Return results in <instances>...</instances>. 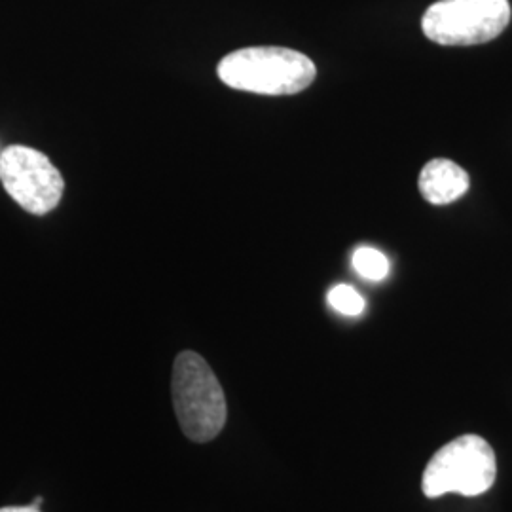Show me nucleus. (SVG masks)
<instances>
[{
    "label": "nucleus",
    "instance_id": "39448f33",
    "mask_svg": "<svg viewBox=\"0 0 512 512\" xmlns=\"http://www.w3.org/2000/svg\"><path fill=\"white\" fill-rule=\"evenodd\" d=\"M0 181L6 192L33 215H48L63 198L59 169L35 148L14 145L0 156Z\"/></svg>",
    "mask_w": 512,
    "mask_h": 512
},
{
    "label": "nucleus",
    "instance_id": "423d86ee",
    "mask_svg": "<svg viewBox=\"0 0 512 512\" xmlns=\"http://www.w3.org/2000/svg\"><path fill=\"white\" fill-rule=\"evenodd\" d=\"M469 175L463 167L446 158H435L421 169V196L433 205L458 202L469 190Z\"/></svg>",
    "mask_w": 512,
    "mask_h": 512
},
{
    "label": "nucleus",
    "instance_id": "6e6552de",
    "mask_svg": "<svg viewBox=\"0 0 512 512\" xmlns=\"http://www.w3.org/2000/svg\"><path fill=\"white\" fill-rule=\"evenodd\" d=\"M329 304L342 315H361L365 311V298L349 285H336L329 291Z\"/></svg>",
    "mask_w": 512,
    "mask_h": 512
},
{
    "label": "nucleus",
    "instance_id": "f03ea898",
    "mask_svg": "<svg viewBox=\"0 0 512 512\" xmlns=\"http://www.w3.org/2000/svg\"><path fill=\"white\" fill-rule=\"evenodd\" d=\"M171 395L184 435L205 444L217 439L226 425L228 408L219 378L196 351H183L173 363Z\"/></svg>",
    "mask_w": 512,
    "mask_h": 512
},
{
    "label": "nucleus",
    "instance_id": "7ed1b4c3",
    "mask_svg": "<svg viewBox=\"0 0 512 512\" xmlns=\"http://www.w3.org/2000/svg\"><path fill=\"white\" fill-rule=\"evenodd\" d=\"M495 475L494 448L478 435H461L442 446L427 463L421 490L429 499L450 492L475 497L494 486Z\"/></svg>",
    "mask_w": 512,
    "mask_h": 512
},
{
    "label": "nucleus",
    "instance_id": "0eeeda50",
    "mask_svg": "<svg viewBox=\"0 0 512 512\" xmlns=\"http://www.w3.org/2000/svg\"><path fill=\"white\" fill-rule=\"evenodd\" d=\"M353 268L368 281H382L389 275V260L378 249L359 247L353 253Z\"/></svg>",
    "mask_w": 512,
    "mask_h": 512
},
{
    "label": "nucleus",
    "instance_id": "1a4fd4ad",
    "mask_svg": "<svg viewBox=\"0 0 512 512\" xmlns=\"http://www.w3.org/2000/svg\"><path fill=\"white\" fill-rule=\"evenodd\" d=\"M0 512H40V509L35 505H29V507H2Z\"/></svg>",
    "mask_w": 512,
    "mask_h": 512
},
{
    "label": "nucleus",
    "instance_id": "20e7f679",
    "mask_svg": "<svg viewBox=\"0 0 512 512\" xmlns=\"http://www.w3.org/2000/svg\"><path fill=\"white\" fill-rule=\"evenodd\" d=\"M509 21V0H439L427 8L421 29L442 46H476L499 37Z\"/></svg>",
    "mask_w": 512,
    "mask_h": 512
},
{
    "label": "nucleus",
    "instance_id": "f257e3e1",
    "mask_svg": "<svg viewBox=\"0 0 512 512\" xmlns=\"http://www.w3.org/2000/svg\"><path fill=\"white\" fill-rule=\"evenodd\" d=\"M217 74L228 88L239 92L294 95L310 88L317 69L308 55L296 50L255 46L226 55Z\"/></svg>",
    "mask_w": 512,
    "mask_h": 512
}]
</instances>
